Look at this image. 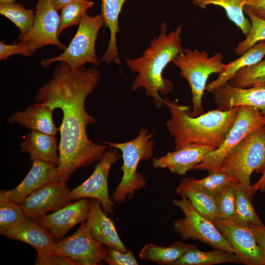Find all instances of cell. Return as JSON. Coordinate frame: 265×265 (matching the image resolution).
I'll list each match as a JSON object with an SVG mask.
<instances>
[{"label":"cell","instance_id":"obj_13","mask_svg":"<svg viewBox=\"0 0 265 265\" xmlns=\"http://www.w3.org/2000/svg\"><path fill=\"white\" fill-rule=\"evenodd\" d=\"M233 248L241 264L265 265V258L249 227L239 225L232 219L212 221Z\"/></svg>","mask_w":265,"mask_h":265},{"label":"cell","instance_id":"obj_19","mask_svg":"<svg viewBox=\"0 0 265 265\" xmlns=\"http://www.w3.org/2000/svg\"><path fill=\"white\" fill-rule=\"evenodd\" d=\"M85 223L91 236L100 244L123 252L129 250L119 237L113 222L104 212L98 200H90Z\"/></svg>","mask_w":265,"mask_h":265},{"label":"cell","instance_id":"obj_34","mask_svg":"<svg viewBox=\"0 0 265 265\" xmlns=\"http://www.w3.org/2000/svg\"><path fill=\"white\" fill-rule=\"evenodd\" d=\"M244 11L249 19L251 27L245 39L238 43L235 49V54L238 55H242L257 43L265 40V20L256 16L246 6Z\"/></svg>","mask_w":265,"mask_h":265},{"label":"cell","instance_id":"obj_3","mask_svg":"<svg viewBox=\"0 0 265 265\" xmlns=\"http://www.w3.org/2000/svg\"><path fill=\"white\" fill-rule=\"evenodd\" d=\"M163 105L169 109L170 118L166 126L174 138L175 149L189 144L211 145L217 149L233 126L240 107L227 110L216 109L192 116L188 106L176 101L165 99Z\"/></svg>","mask_w":265,"mask_h":265},{"label":"cell","instance_id":"obj_25","mask_svg":"<svg viewBox=\"0 0 265 265\" xmlns=\"http://www.w3.org/2000/svg\"><path fill=\"white\" fill-rule=\"evenodd\" d=\"M197 248L193 245L175 241L169 246L149 243L145 245L139 254V258L161 265H173L187 252Z\"/></svg>","mask_w":265,"mask_h":265},{"label":"cell","instance_id":"obj_27","mask_svg":"<svg viewBox=\"0 0 265 265\" xmlns=\"http://www.w3.org/2000/svg\"><path fill=\"white\" fill-rule=\"evenodd\" d=\"M181 197L187 198L203 216L212 222L218 219V212L214 197L194 187L181 182L176 189Z\"/></svg>","mask_w":265,"mask_h":265},{"label":"cell","instance_id":"obj_11","mask_svg":"<svg viewBox=\"0 0 265 265\" xmlns=\"http://www.w3.org/2000/svg\"><path fill=\"white\" fill-rule=\"evenodd\" d=\"M59 15L51 0H38L32 26L26 34L20 35L18 41L26 44L33 54L47 45H53L62 50L67 48L58 39Z\"/></svg>","mask_w":265,"mask_h":265},{"label":"cell","instance_id":"obj_39","mask_svg":"<svg viewBox=\"0 0 265 265\" xmlns=\"http://www.w3.org/2000/svg\"><path fill=\"white\" fill-rule=\"evenodd\" d=\"M35 265H77L71 258L59 254L52 253L48 256L36 259Z\"/></svg>","mask_w":265,"mask_h":265},{"label":"cell","instance_id":"obj_24","mask_svg":"<svg viewBox=\"0 0 265 265\" xmlns=\"http://www.w3.org/2000/svg\"><path fill=\"white\" fill-rule=\"evenodd\" d=\"M265 56V40L260 41L249 48L238 59L223 65L222 71L216 79L206 86V90L212 91L226 84L240 69L257 64Z\"/></svg>","mask_w":265,"mask_h":265},{"label":"cell","instance_id":"obj_23","mask_svg":"<svg viewBox=\"0 0 265 265\" xmlns=\"http://www.w3.org/2000/svg\"><path fill=\"white\" fill-rule=\"evenodd\" d=\"M21 151L30 156L31 163L35 160L57 165L58 147L55 136L34 131L27 133L21 144Z\"/></svg>","mask_w":265,"mask_h":265},{"label":"cell","instance_id":"obj_22","mask_svg":"<svg viewBox=\"0 0 265 265\" xmlns=\"http://www.w3.org/2000/svg\"><path fill=\"white\" fill-rule=\"evenodd\" d=\"M126 0H101V14L104 21V26L110 31V39L106 51L100 59V62L121 64L117 47V35L120 31L118 25L119 15Z\"/></svg>","mask_w":265,"mask_h":265},{"label":"cell","instance_id":"obj_9","mask_svg":"<svg viewBox=\"0 0 265 265\" xmlns=\"http://www.w3.org/2000/svg\"><path fill=\"white\" fill-rule=\"evenodd\" d=\"M265 126V115L255 107H239L236 121L222 145L208 153L193 169L209 172L217 169L225 157L244 138Z\"/></svg>","mask_w":265,"mask_h":265},{"label":"cell","instance_id":"obj_6","mask_svg":"<svg viewBox=\"0 0 265 265\" xmlns=\"http://www.w3.org/2000/svg\"><path fill=\"white\" fill-rule=\"evenodd\" d=\"M218 168L242 184L250 197L252 173H263L265 169V126L244 138L225 157Z\"/></svg>","mask_w":265,"mask_h":265},{"label":"cell","instance_id":"obj_31","mask_svg":"<svg viewBox=\"0 0 265 265\" xmlns=\"http://www.w3.org/2000/svg\"><path fill=\"white\" fill-rule=\"evenodd\" d=\"M232 181L237 182L234 178L218 168L209 172V175L203 179L198 180L186 177L182 182L215 198L221 189Z\"/></svg>","mask_w":265,"mask_h":265},{"label":"cell","instance_id":"obj_28","mask_svg":"<svg viewBox=\"0 0 265 265\" xmlns=\"http://www.w3.org/2000/svg\"><path fill=\"white\" fill-rule=\"evenodd\" d=\"M241 262L234 254L221 249L203 251L197 248L187 252L173 265H212Z\"/></svg>","mask_w":265,"mask_h":265},{"label":"cell","instance_id":"obj_42","mask_svg":"<svg viewBox=\"0 0 265 265\" xmlns=\"http://www.w3.org/2000/svg\"><path fill=\"white\" fill-rule=\"evenodd\" d=\"M258 190L262 192H265V169L260 179L256 183L251 185L249 196L251 199L253 194Z\"/></svg>","mask_w":265,"mask_h":265},{"label":"cell","instance_id":"obj_12","mask_svg":"<svg viewBox=\"0 0 265 265\" xmlns=\"http://www.w3.org/2000/svg\"><path fill=\"white\" fill-rule=\"evenodd\" d=\"M106 253V248L91 236L85 221L73 235L56 242L52 252L71 258L77 265L102 264Z\"/></svg>","mask_w":265,"mask_h":265},{"label":"cell","instance_id":"obj_35","mask_svg":"<svg viewBox=\"0 0 265 265\" xmlns=\"http://www.w3.org/2000/svg\"><path fill=\"white\" fill-rule=\"evenodd\" d=\"M27 218L20 205L6 200H0V233L1 235Z\"/></svg>","mask_w":265,"mask_h":265},{"label":"cell","instance_id":"obj_26","mask_svg":"<svg viewBox=\"0 0 265 265\" xmlns=\"http://www.w3.org/2000/svg\"><path fill=\"white\" fill-rule=\"evenodd\" d=\"M248 0H191L193 4L204 9L209 5L222 7L228 18L232 21L242 33L246 35L249 32L251 24L244 15V7Z\"/></svg>","mask_w":265,"mask_h":265},{"label":"cell","instance_id":"obj_29","mask_svg":"<svg viewBox=\"0 0 265 265\" xmlns=\"http://www.w3.org/2000/svg\"><path fill=\"white\" fill-rule=\"evenodd\" d=\"M236 207L233 220L241 226L248 227L249 225H263L252 206L251 199L244 186L236 182Z\"/></svg>","mask_w":265,"mask_h":265},{"label":"cell","instance_id":"obj_10","mask_svg":"<svg viewBox=\"0 0 265 265\" xmlns=\"http://www.w3.org/2000/svg\"><path fill=\"white\" fill-rule=\"evenodd\" d=\"M118 149L109 148L98 162L90 177L77 187L72 189L68 198L72 201L81 198L98 200L107 214L114 213V202L109 197L108 178L112 165L120 159Z\"/></svg>","mask_w":265,"mask_h":265},{"label":"cell","instance_id":"obj_36","mask_svg":"<svg viewBox=\"0 0 265 265\" xmlns=\"http://www.w3.org/2000/svg\"><path fill=\"white\" fill-rule=\"evenodd\" d=\"M235 182H229L215 196L219 219H232L234 216L236 201Z\"/></svg>","mask_w":265,"mask_h":265},{"label":"cell","instance_id":"obj_1","mask_svg":"<svg viewBox=\"0 0 265 265\" xmlns=\"http://www.w3.org/2000/svg\"><path fill=\"white\" fill-rule=\"evenodd\" d=\"M100 75L95 67L82 66L74 70L68 64L60 62L53 78L35 96L36 103L62 111L58 128L60 139L57 164L59 181L62 182L66 183L77 169L99 161L109 148L105 144L93 142L86 133L87 126L95 124L96 121L86 111L85 102L97 86Z\"/></svg>","mask_w":265,"mask_h":265},{"label":"cell","instance_id":"obj_18","mask_svg":"<svg viewBox=\"0 0 265 265\" xmlns=\"http://www.w3.org/2000/svg\"><path fill=\"white\" fill-rule=\"evenodd\" d=\"M216 149L211 145L189 144L153 159L152 163L156 169H167L174 174L183 176L202 162L208 153Z\"/></svg>","mask_w":265,"mask_h":265},{"label":"cell","instance_id":"obj_44","mask_svg":"<svg viewBox=\"0 0 265 265\" xmlns=\"http://www.w3.org/2000/svg\"><path fill=\"white\" fill-rule=\"evenodd\" d=\"M15 2V0H0V3L1 2Z\"/></svg>","mask_w":265,"mask_h":265},{"label":"cell","instance_id":"obj_38","mask_svg":"<svg viewBox=\"0 0 265 265\" xmlns=\"http://www.w3.org/2000/svg\"><path fill=\"white\" fill-rule=\"evenodd\" d=\"M14 54H21L26 56H32L28 46L25 44L19 43L12 45L6 44L4 42H0V60H6Z\"/></svg>","mask_w":265,"mask_h":265},{"label":"cell","instance_id":"obj_20","mask_svg":"<svg viewBox=\"0 0 265 265\" xmlns=\"http://www.w3.org/2000/svg\"><path fill=\"white\" fill-rule=\"evenodd\" d=\"M2 235L32 246L37 252L36 259L52 254L57 242L54 236L49 230L36 221L28 218L6 230Z\"/></svg>","mask_w":265,"mask_h":265},{"label":"cell","instance_id":"obj_17","mask_svg":"<svg viewBox=\"0 0 265 265\" xmlns=\"http://www.w3.org/2000/svg\"><path fill=\"white\" fill-rule=\"evenodd\" d=\"M217 109L227 110L237 106L259 109L265 115V85L240 88L229 83L212 91Z\"/></svg>","mask_w":265,"mask_h":265},{"label":"cell","instance_id":"obj_16","mask_svg":"<svg viewBox=\"0 0 265 265\" xmlns=\"http://www.w3.org/2000/svg\"><path fill=\"white\" fill-rule=\"evenodd\" d=\"M90 208V200L81 198L34 220L49 230L57 242L76 225L86 221Z\"/></svg>","mask_w":265,"mask_h":265},{"label":"cell","instance_id":"obj_30","mask_svg":"<svg viewBox=\"0 0 265 265\" xmlns=\"http://www.w3.org/2000/svg\"><path fill=\"white\" fill-rule=\"evenodd\" d=\"M0 14L19 29L20 35H24L30 30L35 18L32 9H26L23 5L15 2L0 3Z\"/></svg>","mask_w":265,"mask_h":265},{"label":"cell","instance_id":"obj_40","mask_svg":"<svg viewBox=\"0 0 265 265\" xmlns=\"http://www.w3.org/2000/svg\"><path fill=\"white\" fill-rule=\"evenodd\" d=\"M248 227L265 258V226L250 224Z\"/></svg>","mask_w":265,"mask_h":265},{"label":"cell","instance_id":"obj_41","mask_svg":"<svg viewBox=\"0 0 265 265\" xmlns=\"http://www.w3.org/2000/svg\"><path fill=\"white\" fill-rule=\"evenodd\" d=\"M258 17L265 20V0H248L245 5Z\"/></svg>","mask_w":265,"mask_h":265},{"label":"cell","instance_id":"obj_4","mask_svg":"<svg viewBox=\"0 0 265 265\" xmlns=\"http://www.w3.org/2000/svg\"><path fill=\"white\" fill-rule=\"evenodd\" d=\"M155 134L146 128L140 129L138 135L126 142L114 143L103 141L109 148L121 150L123 164L121 170L123 175L116 186L111 199L114 203H122L126 198H132L135 191L143 188L146 181L143 176L137 171L141 160H148L153 155Z\"/></svg>","mask_w":265,"mask_h":265},{"label":"cell","instance_id":"obj_15","mask_svg":"<svg viewBox=\"0 0 265 265\" xmlns=\"http://www.w3.org/2000/svg\"><path fill=\"white\" fill-rule=\"evenodd\" d=\"M31 167L24 180L15 188L0 189V200L20 205L30 193L49 183L59 181L56 164L40 160L31 163Z\"/></svg>","mask_w":265,"mask_h":265},{"label":"cell","instance_id":"obj_2","mask_svg":"<svg viewBox=\"0 0 265 265\" xmlns=\"http://www.w3.org/2000/svg\"><path fill=\"white\" fill-rule=\"evenodd\" d=\"M167 26L166 22L161 23L158 36L151 40L150 46L141 56L125 58L129 69L137 74L131 89H144L146 96L153 99L154 105L158 108L163 105L164 99L160 95L169 94L173 88L172 83L163 78V70L184 50L180 37L183 26H178L168 34Z\"/></svg>","mask_w":265,"mask_h":265},{"label":"cell","instance_id":"obj_5","mask_svg":"<svg viewBox=\"0 0 265 265\" xmlns=\"http://www.w3.org/2000/svg\"><path fill=\"white\" fill-rule=\"evenodd\" d=\"M223 55L217 53L209 57L205 51L184 49L172 62L180 70V76L188 82L192 94V110L190 115L197 116L204 113L202 98L207 81L212 74H219L224 64Z\"/></svg>","mask_w":265,"mask_h":265},{"label":"cell","instance_id":"obj_32","mask_svg":"<svg viewBox=\"0 0 265 265\" xmlns=\"http://www.w3.org/2000/svg\"><path fill=\"white\" fill-rule=\"evenodd\" d=\"M89 0H73L64 5L60 10L58 34L68 27L79 25L86 11L94 5Z\"/></svg>","mask_w":265,"mask_h":265},{"label":"cell","instance_id":"obj_14","mask_svg":"<svg viewBox=\"0 0 265 265\" xmlns=\"http://www.w3.org/2000/svg\"><path fill=\"white\" fill-rule=\"evenodd\" d=\"M66 183H49L28 195L20 204L26 217L35 220L71 203Z\"/></svg>","mask_w":265,"mask_h":265},{"label":"cell","instance_id":"obj_8","mask_svg":"<svg viewBox=\"0 0 265 265\" xmlns=\"http://www.w3.org/2000/svg\"><path fill=\"white\" fill-rule=\"evenodd\" d=\"M173 205L185 214V217L175 220L173 223L174 230L183 240H198L213 248L235 253L213 223L202 215L187 198L174 199Z\"/></svg>","mask_w":265,"mask_h":265},{"label":"cell","instance_id":"obj_43","mask_svg":"<svg viewBox=\"0 0 265 265\" xmlns=\"http://www.w3.org/2000/svg\"><path fill=\"white\" fill-rule=\"evenodd\" d=\"M73 0H51V2L55 9L57 11H58L64 5Z\"/></svg>","mask_w":265,"mask_h":265},{"label":"cell","instance_id":"obj_7","mask_svg":"<svg viewBox=\"0 0 265 265\" xmlns=\"http://www.w3.org/2000/svg\"><path fill=\"white\" fill-rule=\"evenodd\" d=\"M104 26L101 14L83 17L78 30L64 52L60 55L46 58L41 61L44 68H48L55 62H64L75 70L87 63L97 66L100 62L96 54L95 45L101 28Z\"/></svg>","mask_w":265,"mask_h":265},{"label":"cell","instance_id":"obj_37","mask_svg":"<svg viewBox=\"0 0 265 265\" xmlns=\"http://www.w3.org/2000/svg\"><path fill=\"white\" fill-rule=\"evenodd\" d=\"M106 255L104 261L109 265H138L139 263L132 252L128 250L123 252L114 248L107 247Z\"/></svg>","mask_w":265,"mask_h":265},{"label":"cell","instance_id":"obj_45","mask_svg":"<svg viewBox=\"0 0 265 265\" xmlns=\"http://www.w3.org/2000/svg\"><path fill=\"white\" fill-rule=\"evenodd\" d=\"M262 85H265V82L263 84H262Z\"/></svg>","mask_w":265,"mask_h":265},{"label":"cell","instance_id":"obj_33","mask_svg":"<svg viewBox=\"0 0 265 265\" xmlns=\"http://www.w3.org/2000/svg\"><path fill=\"white\" fill-rule=\"evenodd\" d=\"M265 82V59L239 70L228 83L240 88H249Z\"/></svg>","mask_w":265,"mask_h":265},{"label":"cell","instance_id":"obj_21","mask_svg":"<svg viewBox=\"0 0 265 265\" xmlns=\"http://www.w3.org/2000/svg\"><path fill=\"white\" fill-rule=\"evenodd\" d=\"M53 110L42 103L30 105L24 111H18L8 117L10 124L18 123L31 131L55 136L59 130L53 119Z\"/></svg>","mask_w":265,"mask_h":265}]
</instances>
